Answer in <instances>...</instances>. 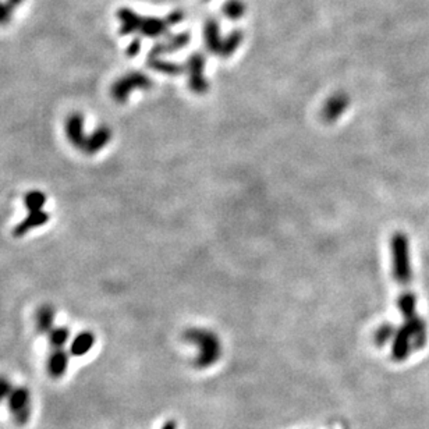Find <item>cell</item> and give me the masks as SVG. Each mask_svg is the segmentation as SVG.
Returning <instances> with one entry per match:
<instances>
[{
	"label": "cell",
	"mask_w": 429,
	"mask_h": 429,
	"mask_svg": "<svg viewBox=\"0 0 429 429\" xmlns=\"http://www.w3.org/2000/svg\"><path fill=\"white\" fill-rule=\"evenodd\" d=\"M392 250V264H393V276L396 282L407 287L411 282V261H410V246L409 238L403 233H394L390 240Z\"/></svg>",
	"instance_id": "6da1fadb"
},
{
	"label": "cell",
	"mask_w": 429,
	"mask_h": 429,
	"mask_svg": "<svg viewBox=\"0 0 429 429\" xmlns=\"http://www.w3.org/2000/svg\"><path fill=\"white\" fill-rule=\"evenodd\" d=\"M8 407L18 424H25L30 418V393L24 387L13 389L8 396Z\"/></svg>",
	"instance_id": "7a4b0ae2"
},
{
	"label": "cell",
	"mask_w": 429,
	"mask_h": 429,
	"mask_svg": "<svg viewBox=\"0 0 429 429\" xmlns=\"http://www.w3.org/2000/svg\"><path fill=\"white\" fill-rule=\"evenodd\" d=\"M66 134L68 141L80 151H85L88 135L84 130V117L80 113H73L66 121Z\"/></svg>",
	"instance_id": "3957f363"
},
{
	"label": "cell",
	"mask_w": 429,
	"mask_h": 429,
	"mask_svg": "<svg viewBox=\"0 0 429 429\" xmlns=\"http://www.w3.org/2000/svg\"><path fill=\"white\" fill-rule=\"evenodd\" d=\"M51 219V214L45 212L44 210L40 211H28V214L25 216L24 220H21L13 230V234L16 237H23L27 233H30L31 230L44 226L45 223H48Z\"/></svg>",
	"instance_id": "277c9868"
},
{
	"label": "cell",
	"mask_w": 429,
	"mask_h": 429,
	"mask_svg": "<svg viewBox=\"0 0 429 429\" xmlns=\"http://www.w3.org/2000/svg\"><path fill=\"white\" fill-rule=\"evenodd\" d=\"M148 87V80L143 75H131L123 81H120L117 85L113 88V97L114 99L123 102L128 97L131 88H145Z\"/></svg>",
	"instance_id": "5b68a950"
},
{
	"label": "cell",
	"mask_w": 429,
	"mask_h": 429,
	"mask_svg": "<svg viewBox=\"0 0 429 429\" xmlns=\"http://www.w3.org/2000/svg\"><path fill=\"white\" fill-rule=\"evenodd\" d=\"M111 140V130L102 126L99 128H97L91 135H88V141H87V147H85V154L88 155H94L98 154L99 151H102L107 144Z\"/></svg>",
	"instance_id": "8992f818"
},
{
	"label": "cell",
	"mask_w": 429,
	"mask_h": 429,
	"mask_svg": "<svg viewBox=\"0 0 429 429\" xmlns=\"http://www.w3.org/2000/svg\"><path fill=\"white\" fill-rule=\"evenodd\" d=\"M349 105V99L346 98V95H334L332 97L326 105L323 107L322 110V114H323V119L326 121H336L342 114L343 111L346 110V107Z\"/></svg>",
	"instance_id": "52a82bcc"
},
{
	"label": "cell",
	"mask_w": 429,
	"mask_h": 429,
	"mask_svg": "<svg viewBox=\"0 0 429 429\" xmlns=\"http://www.w3.org/2000/svg\"><path fill=\"white\" fill-rule=\"evenodd\" d=\"M68 367V356L63 349H54V353L48 358V373L54 377L64 375Z\"/></svg>",
	"instance_id": "ba28073f"
},
{
	"label": "cell",
	"mask_w": 429,
	"mask_h": 429,
	"mask_svg": "<svg viewBox=\"0 0 429 429\" xmlns=\"http://www.w3.org/2000/svg\"><path fill=\"white\" fill-rule=\"evenodd\" d=\"M94 344H95V336L91 332H81L73 339L70 344V353L74 357L85 356L92 349Z\"/></svg>",
	"instance_id": "9c48e42d"
},
{
	"label": "cell",
	"mask_w": 429,
	"mask_h": 429,
	"mask_svg": "<svg viewBox=\"0 0 429 429\" xmlns=\"http://www.w3.org/2000/svg\"><path fill=\"white\" fill-rule=\"evenodd\" d=\"M397 307L401 311L404 320H410L417 317L416 308H417V297L413 291L404 290L400 297L397 298Z\"/></svg>",
	"instance_id": "30bf717a"
},
{
	"label": "cell",
	"mask_w": 429,
	"mask_h": 429,
	"mask_svg": "<svg viewBox=\"0 0 429 429\" xmlns=\"http://www.w3.org/2000/svg\"><path fill=\"white\" fill-rule=\"evenodd\" d=\"M37 329L41 333H49L54 329V310L51 306H42L35 315Z\"/></svg>",
	"instance_id": "8fae6325"
},
{
	"label": "cell",
	"mask_w": 429,
	"mask_h": 429,
	"mask_svg": "<svg viewBox=\"0 0 429 429\" xmlns=\"http://www.w3.org/2000/svg\"><path fill=\"white\" fill-rule=\"evenodd\" d=\"M45 203H47V197L42 191H30L25 194L24 197V205L28 211H40V210H44L45 207Z\"/></svg>",
	"instance_id": "7c38bea8"
},
{
	"label": "cell",
	"mask_w": 429,
	"mask_h": 429,
	"mask_svg": "<svg viewBox=\"0 0 429 429\" xmlns=\"http://www.w3.org/2000/svg\"><path fill=\"white\" fill-rule=\"evenodd\" d=\"M48 339L49 343L54 349H63V346L68 342L70 339V332L67 327H54L49 333H48Z\"/></svg>",
	"instance_id": "4fadbf2b"
},
{
	"label": "cell",
	"mask_w": 429,
	"mask_h": 429,
	"mask_svg": "<svg viewBox=\"0 0 429 429\" xmlns=\"http://www.w3.org/2000/svg\"><path fill=\"white\" fill-rule=\"evenodd\" d=\"M393 333H394V329H393L392 325H382L380 329H379L377 333H376V337H377V340H379L380 343H386L387 339H389Z\"/></svg>",
	"instance_id": "5bb4252c"
},
{
	"label": "cell",
	"mask_w": 429,
	"mask_h": 429,
	"mask_svg": "<svg viewBox=\"0 0 429 429\" xmlns=\"http://www.w3.org/2000/svg\"><path fill=\"white\" fill-rule=\"evenodd\" d=\"M11 390H13V389H11V385H10L8 379L0 377V403H1L4 399H8Z\"/></svg>",
	"instance_id": "9a60e30c"
}]
</instances>
